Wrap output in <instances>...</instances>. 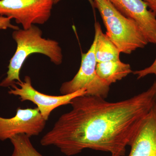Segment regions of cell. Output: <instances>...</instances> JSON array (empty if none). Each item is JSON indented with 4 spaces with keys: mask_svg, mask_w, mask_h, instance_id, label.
<instances>
[{
    "mask_svg": "<svg viewBox=\"0 0 156 156\" xmlns=\"http://www.w3.org/2000/svg\"><path fill=\"white\" fill-rule=\"evenodd\" d=\"M146 4L148 8L156 13V0H142Z\"/></svg>",
    "mask_w": 156,
    "mask_h": 156,
    "instance_id": "obj_15",
    "label": "cell"
},
{
    "mask_svg": "<svg viewBox=\"0 0 156 156\" xmlns=\"http://www.w3.org/2000/svg\"><path fill=\"white\" fill-rule=\"evenodd\" d=\"M25 134L15 135L10 140L13 146L11 156H44L37 150L30 140Z\"/></svg>",
    "mask_w": 156,
    "mask_h": 156,
    "instance_id": "obj_12",
    "label": "cell"
},
{
    "mask_svg": "<svg viewBox=\"0 0 156 156\" xmlns=\"http://www.w3.org/2000/svg\"><path fill=\"white\" fill-rule=\"evenodd\" d=\"M9 91L10 95L19 97L21 101H30L37 105L42 116L48 121L52 112L58 107L70 104L75 98L87 94L86 89L77 92L58 96L46 95L39 92L34 88L29 76L24 77V80L16 82L11 86Z\"/></svg>",
    "mask_w": 156,
    "mask_h": 156,
    "instance_id": "obj_6",
    "label": "cell"
},
{
    "mask_svg": "<svg viewBox=\"0 0 156 156\" xmlns=\"http://www.w3.org/2000/svg\"><path fill=\"white\" fill-rule=\"evenodd\" d=\"M122 15L139 26L148 43L156 45V13L142 0H108Z\"/></svg>",
    "mask_w": 156,
    "mask_h": 156,
    "instance_id": "obj_8",
    "label": "cell"
},
{
    "mask_svg": "<svg viewBox=\"0 0 156 156\" xmlns=\"http://www.w3.org/2000/svg\"><path fill=\"white\" fill-rule=\"evenodd\" d=\"M133 73L134 75L137 76L138 80L148 75L154 74L156 76V58L150 66L143 69L133 72Z\"/></svg>",
    "mask_w": 156,
    "mask_h": 156,
    "instance_id": "obj_13",
    "label": "cell"
},
{
    "mask_svg": "<svg viewBox=\"0 0 156 156\" xmlns=\"http://www.w3.org/2000/svg\"><path fill=\"white\" fill-rule=\"evenodd\" d=\"M156 95V82L146 91L116 102L91 95L77 96L70 103L71 109L59 117L41 144L56 147L67 156L86 149L125 156Z\"/></svg>",
    "mask_w": 156,
    "mask_h": 156,
    "instance_id": "obj_1",
    "label": "cell"
},
{
    "mask_svg": "<svg viewBox=\"0 0 156 156\" xmlns=\"http://www.w3.org/2000/svg\"><path fill=\"white\" fill-rule=\"evenodd\" d=\"M128 156H156V95L152 106L143 119Z\"/></svg>",
    "mask_w": 156,
    "mask_h": 156,
    "instance_id": "obj_9",
    "label": "cell"
},
{
    "mask_svg": "<svg viewBox=\"0 0 156 156\" xmlns=\"http://www.w3.org/2000/svg\"><path fill=\"white\" fill-rule=\"evenodd\" d=\"M42 30L35 25L27 29L14 30L12 37L17 44V48L9 63L7 76L0 83V87H11L16 82L22 81L20 70L25 60L34 53L44 54L56 65L63 61L62 50L59 43L55 40L42 37Z\"/></svg>",
    "mask_w": 156,
    "mask_h": 156,
    "instance_id": "obj_2",
    "label": "cell"
},
{
    "mask_svg": "<svg viewBox=\"0 0 156 156\" xmlns=\"http://www.w3.org/2000/svg\"><path fill=\"white\" fill-rule=\"evenodd\" d=\"M96 71L98 77L109 86L133 73L130 65L120 60L97 62Z\"/></svg>",
    "mask_w": 156,
    "mask_h": 156,
    "instance_id": "obj_10",
    "label": "cell"
},
{
    "mask_svg": "<svg viewBox=\"0 0 156 156\" xmlns=\"http://www.w3.org/2000/svg\"><path fill=\"white\" fill-rule=\"evenodd\" d=\"M97 37L95 35L90 49L82 54L80 67L72 80L63 83L60 88L62 95H68L82 89H86V95L106 98L108 96L110 86L98 76L95 57Z\"/></svg>",
    "mask_w": 156,
    "mask_h": 156,
    "instance_id": "obj_3",
    "label": "cell"
},
{
    "mask_svg": "<svg viewBox=\"0 0 156 156\" xmlns=\"http://www.w3.org/2000/svg\"><path fill=\"white\" fill-rule=\"evenodd\" d=\"M95 35L97 37L95 57L97 62L120 60V52L106 34L102 32L98 23H95Z\"/></svg>",
    "mask_w": 156,
    "mask_h": 156,
    "instance_id": "obj_11",
    "label": "cell"
},
{
    "mask_svg": "<svg viewBox=\"0 0 156 156\" xmlns=\"http://www.w3.org/2000/svg\"><path fill=\"white\" fill-rule=\"evenodd\" d=\"M53 0H0V16L11 17L23 29L50 19Z\"/></svg>",
    "mask_w": 156,
    "mask_h": 156,
    "instance_id": "obj_5",
    "label": "cell"
},
{
    "mask_svg": "<svg viewBox=\"0 0 156 156\" xmlns=\"http://www.w3.org/2000/svg\"><path fill=\"white\" fill-rule=\"evenodd\" d=\"M46 122L37 108H18L14 117L0 116V140H10L18 134H25L30 137L38 136L44 129Z\"/></svg>",
    "mask_w": 156,
    "mask_h": 156,
    "instance_id": "obj_7",
    "label": "cell"
},
{
    "mask_svg": "<svg viewBox=\"0 0 156 156\" xmlns=\"http://www.w3.org/2000/svg\"><path fill=\"white\" fill-rule=\"evenodd\" d=\"M102 20L106 29L105 34L120 53L131 54L148 44L136 22L117 10L111 16Z\"/></svg>",
    "mask_w": 156,
    "mask_h": 156,
    "instance_id": "obj_4",
    "label": "cell"
},
{
    "mask_svg": "<svg viewBox=\"0 0 156 156\" xmlns=\"http://www.w3.org/2000/svg\"><path fill=\"white\" fill-rule=\"evenodd\" d=\"M11 17L0 16V30H6L8 28L14 30L19 29L17 26L13 25L11 23Z\"/></svg>",
    "mask_w": 156,
    "mask_h": 156,
    "instance_id": "obj_14",
    "label": "cell"
},
{
    "mask_svg": "<svg viewBox=\"0 0 156 156\" xmlns=\"http://www.w3.org/2000/svg\"><path fill=\"white\" fill-rule=\"evenodd\" d=\"M61 0H53L54 4H57L58 2H60ZM103 0H94V1H98V2H101Z\"/></svg>",
    "mask_w": 156,
    "mask_h": 156,
    "instance_id": "obj_16",
    "label": "cell"
}]
</instances>
